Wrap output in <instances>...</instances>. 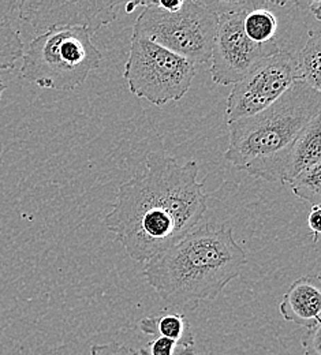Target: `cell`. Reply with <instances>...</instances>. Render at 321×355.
Masks as SVG:
<instances>
[{"mask_svg": "<svg viewBox=\"0 0 321 355\" xmlns=\"http://www.w3.org/2000/svg\"><path fill=\"white\" fill-rule=\"evenodd\" d=\"M295 56L297 81L320 92L321 89V31L311 29L304 48Z\"/></svg>", "mask_w": 321, "mask_h": 355, "instance_id": "cell-14", "label": "cell"}, {"mask_svg": "<svg viewBox=\"0 0 321 355\" xmlns=\"http://www.w3.org/2000/svg\"><path fill=\"white\" fill-rule=\"evenodd\" d=\"M295 81V56L291 52L279 49L263 59L231 89L226 103L227 123L264 111Z\"/></svg>", "mask_w": 321, "mask_h": 355, "instance_id": "cell-8", "label": "cell"}, {"mask_svg": "<svg viewBox=\"0 0 321 355\" xmlns=\"http://www.w3.org/2000/svg\"><path fill=\"white\" fill-rule=\"evenodd\" d=\"M321 324H318L312 328H308L306 332L302 336L301 345L304 349L305 355H321L320 342H321Z\"/></svg>", "mask_w": 321, "mask_h": 355, "instance_id": "cell-18", "label": "cell"}, {"mask_svg": "<svg viewBox=\"0 0 321 355\" xmlns=\"http://www.w3.org/2000/svg\"><path fill=\"white\" fill-rule=\"evenodd\" d=\"M6 90V85L3 84V81L0 80V100H1V96H3V92Z\"/></svg>", "mask_w": 321, "mask_h": 355, "instance_id": "cell-23", "label": "cell"}, {"mask_svg": "<svg viewBox=\"0 0 321 355\" xmlns=\"http://www.w3.org/2000/svg\"><path fill=\"white\" fill-rule=\"evenodd\" d=\"M286 184L300 200L311 202L312 205H320L321 163L301 171Z\"/></svg>", "mask_w": 321, "mask_h": 355, "instance_id": "cell-16", "label": "cell"}, {"mask_svg": "<svg viewBox=\"0 0 321 355\" xmlns=\"http://www.w3.org/2000/svg\"><path fill=\"white\" fill-rule=\"evenodd\" d=\"M137 7H142V1H130V3H126L125 4V8H126V12L128 14H130V12H133V10L135 8H137Z\"/></svg>", "mask_w": 321, "mask_h": 355, "instance_id": "cell-22", "label": "cell"}, {"mask_svg": "<svg viewBox=\"0 0 321 355\" xmlns=\"http://www.w3.org/2000/svg\"><path fill=\"white\" fill-rule=\"evenodd\" d=\"M139 331L149 338H166L180 345L194 347V334L190 322L181 313H163L160 315L144 317L139 324Z\"/></svg>", "mask_w": 321, "mask_h": 355, "instance_id": "cell-12", "label": "cell"}, {"mask_svg": "<svg viewBox=\"0 0 321 355\" xmlns=\"http://www.w3.org/2000/svg\"><path fill=\"white\" fill-rule=\"evenodd\" d=\"M91 355H139V353L118 342H110L105 345H93Z\"/></svg>", "mask_w": 321, "mask_h": 355, "instance_id": "cell-19", "label": "cell"}, {"mask_svg": "<svg viewBox=\"0 0 321 355\" xmlns=\"http://www.w3.org/2000/svg\"><path fill=\"white\" fill-rule=\"evenodd\" d=\"M139 355H197L196 347L180 345L166 338H153L145 347L138 350Z\"/></svg>", "mask_w": 321, "mask_h": 355, "instance_id": "cell-17", "label": "cell"}, {"mask_svg": "<svg viewBox=\"0 0 321 355\" xmlns=\"http://www.w3.org/2000/svg\"><path fill=\"white\" fill-rule=\"evenodd\" d=\"M145 170L122 183L105 227L129 257L148 263L201 222L208 205L196 162L180 164L163 152H150Z\"/></svg>", "mask_w": 321, "mask_h": 355, "instance_id": "cell-1", "label": "cell"}, {"mask_svg": "<svg viewBox=\"0 0 321 355\" xmlns=\"http://www.w3.org/2000/svg\"><path fill=\"white\" fill-rule=\"evenodd\" d=\"M279 311L286 321L312 328L321 324V280L319 275L297 279L284 294Z\"/></svg>", "mask_w": 321, "mask_h": 355, "instance_id": "cell-10", "label": "cell"}, {"mask_svg": "<svg viewBox=\"0 0 321 355\" xmlns=\"http://www.w3.org/2000/svg\"><path fill=\"white\" fill-rule=\"evenodd\" d=\"M321 163V114L309 122L295 139L281 183L290 182L301 171Z\"/></svg>", "mask_w": 321, "mask_h": 355, "instance_id": "cell-11", "label": "cell"}, {"mask_svg": "<svg viewBox=\"0 0 321 355\" xmlns=\"http://www.w3.org/2000/svg\"><path fill=\"white\" fill-rule=\"evenodd\" d=\"M24 52L18 24L0 14V71L14 69Z\"/></svg>", "mask_w": 321, "mask_h": 355, "instance_id": "cell-15", "label": "cell"}, {"mask_svg": "<svg viewBox=\"0 0 321 355\" xmlns=\"http://www.w3.org/2000/svg\"><path fill=\"white\" fill-rule=\"evenodd\" d=\"M123 76L136 97L162 107L189 92L196 64L133 33Z\"/></svg>", "mask_w": 321, "mask_h": 355, "instance_id": "cell-6", "label": "cell"}, {"mask_svg": "<svg viewBox=\"0 0 321 355\" xmlns=\"http://www.w3.org/2000/svg\"><path fill=\"white\" fill-rule=\"evenodd\" d=\"M277 7V1H250L245 11L242 28L249 40L256 44H268L275 42L277 18L270 7Z\"/></svg>", "mask_w": 321, "mask_h": 355, "instance_id": "cell-13", "label": "cell"}, {"mask_svg": "<svg viewBox=\"0 0 321 355\" xmlns=\"http://www.w3.org/2000/svg\"><path fill=\"white\" fill-rule=\"evenodd\" d=\"M92 36L87 28L52 29L36 36L22 56V78L40 88L76 90L103 59Z\"/></svg>", "mask_w": 321, "mask_h": 355, "instance_id": "cell-5", "label": "cell"}, {"mask_svg": "<svg viewBox=\"0 0 321 355\" xmlns=\"http://www.w3.org/2000/svg\"><path fill=\"white\" fill-rule=\"evenodd\" d=\"M246 263L245 250L229 227L204 224L150 259L144 273L164 301L197 305L216 300Z\"/></svg>", "mask_w": 321, "mask_h": 355, "instance_id": "cell-2", "label": "cell"}, {"mask_svg": "<svg viewBox=\"0 0 321 355\" xmlns=\"http://www.w3.org/2000/svg\"><path fill=\"white\" fill-rule=\"evenodd\" d=\"M320 114L321 92L295 81L264 111L229 125L225 159L252 177L283 182L295 139Z\"/></svg>", "mask_w": 321, "mask_h": 355, "instance_id": "cell-3", "label": "cell"}, {"mask_svg": "<svg viewBox=\"0 0 321 355\" xmlns=\"http://www.w3.org/2000/svg\"><path fill=\"white\" fill-rule=\"evenodd\" d=\"M309 8H311V12L315 15L316 21H321V0H315V1H311L309 3Z\"/></svg>", "mask_w": 321, "mask_h": 355, "instance_id": "cell-21", "label": "cell"}, {"mask_svg": "<svg viewBox=\"0 0 321 355\" xmlns=\"http://www.w3.org/2000/svg\"><path fill=\"white\" fill-rule=\"evenodd\" d=\"M122 1H19L18 21L31 25L39 35L64 28H87L96 35L118 17Z\"/></svg>", "mask_w": 321, "mask_h": 355, "instance_id": "cell-9", "label": "cell"}, {"mask_svg": "<svg viewBox=\"0 0 321 355\" xmlns=\"http://www.w3.org/2000/svg\"><path fill=\"white\" fill-rule=\"evenodd\" d=\"M308 225L313 238V242L318 243L320 239L321 232V207L320 205H312L309 216H308Z\"/></svg>", "mask_w": 321, "mask_h": 355, "instance_id": "cell-20", "label": "cell"}, {"mask_svg": "<svg viewBox=\"0 0 321 355\" xmlns=\"http://www.w3.org/2000/svg\"><path fill=\"white\" fill-rule=\"evenodd\" d=\"M218 14L207 1H142L133 33L193 64L211 60Z\"/></svg>", "mask_w": 321, "mask_h": 355, "instance_id": "cell-4", "label": "cell"}, {"mask_svg": "<svg viewBox=\"0 0 321 355\" xmlns=\"http://www.w3.org/2000/svg\"><path fill=\"white\" fill-rule=\"evenodd\" d=\"M218 14V29L211 53V76L215 84L239 83L263 59L276 53V42L256 44L243 32L242 21L250 1H207Z\"/></svg>", "mask_w": 321, "mask_h": 355, "instance_id": "cell-7", "label": "cell"}]
</instances>
